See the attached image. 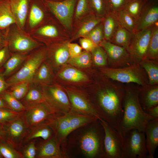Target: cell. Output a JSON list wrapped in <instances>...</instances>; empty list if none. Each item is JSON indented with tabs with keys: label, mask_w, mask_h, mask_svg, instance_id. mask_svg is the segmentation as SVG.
<instances>
[{
	"label": "cell",
	"mask_w": 158,
	"mask_h": 158,
	"mask_svg": "<svg viewBox=\"0 0 158 158\" xmlns=\"http://www.w3.org/2000/svg\"><path fill=\"white\" fill-rule=\"evenodd\" d=\"M36 139L30 140L22 144L18 150L23 158H35L36 154Z\"/></svg>",
	"instance_id": "cell-42"
},
{
	"label": "cell",
	"mask_w": 158,
	"mask_h": 158,
	"mask_svg": "<svg viewBox=\"0 0 158 158\" xmlns=\"http://www.w3.org/2000/svg\"><path fill=\"white\" fill-rule=\"evenodd\" d=\"M147 73L149 84L155 85L158 83V65L157 60L146 59L140 64Z\"/></svg>",
	"instance_id": "cell-31"
},
{
	"label": "cell",
	"mask_w": 158,
	"mask_h": 158,
	"mask_svg": "<svg viewBox=\"0 0 158 158\" xmlns=\"http://www.w3.org/2000/svg\"><path fill=\"white\" fill-rule=\"evenodd\" d=\"M54 135V134L53 129L48 123L40 124L29 128L22 145L32 140L39 138L46 140Z\"/></svg>",
	"instance_id": "cell-23"
},
{
	"label": "cell",
	"mask_w": 158,
	"mask_h": 158,
	"mask_svg": "<svg viewBox=\"0 0 158 158\" xmlns=\"http://www.w3.org/2000/svg\"><path fill=\"white\" fill-rule=\"evenodd\" d=\"M113 84L97 90L95 95V103L92 104L100 118L120 132L125 90Z\"/></svg>",
	"instance_id": "cell-1"
},
{
	"label": "cell",
	"mask_w": 158,
	"mask_h": 158,
	"mask_svg": "<svg viewBox=\"0 0 158 158\" xmlns=\"http://www.w3.org/2000/svg\"><path fill=\"white\" fill-rule=\"evenodd\" d=\"M53 70L51 65L46 59L36 71L32 83L40 86L51 84L53 79Z\"/></svg>",
	"instance_id": "cell-21"
},
{
	"label": "cell",
	"mask_w": 158,
	"mask_h": 158,
	"mask_svg": "<svg viewBox=\"0 0 158 158\" xmlns=\"http://www.w3.org/2000/svg\"><path fill=\"white\" fill-rule=\"evenodd\" d=\"M3 70L0 69V97L7 90L9 87L8 84L5 79L3 74Z\"/></svg>",
	"instance_id": "cell-52"
},
{
	"label": "cell",
	"mask_w": 158,
	"mask_h": 158,
	"mask_svg": "<svg viewBox=\"0 0 158 158\" xmlns=\"http://www.w3.org/2000/svg\"><path fill=\"white\" fill-rule=\"evenodd\" d=\"M147 1L145 0H127L124 9L136 21Z\"/></svg>",
	"instance_id": "cell-36"
},
{
	"label": "cell",
	"mask_w": 158,
	"mask_h": 158,
	"mask_svg": "<svg viewBox=\"0 0 158 158\" xmlns=\"http://www.w3.org/2000/svg\"><path fill=\"white\" fill-rule=\"evenodd\" d=\"M102 23L104 40L109 41L119 25L115 15L107 13L103 18Z\"/></svg>",
	"instance_id": "cell-30"
},
{
	"label": "cell",
	"mask_w": 158,
	"mask_h": 158,
	"mask_svg": "<svg viewBox=\"0 0 158 158\" xmlns=\"http://www.w3.org/2000/svg\"><path fill=\"white\" fill-rule=\"evenodd\" d=\"M3 137V124L0 123V138Z\"/></svg>",
	"instance_id": "cell-56"
},
{
	"label": "cell",
	"mask_w": 158,
	"mask_h": 158,
	"mask_svg": "<svg viewBox=\"0 0 158 158\" xmlns=\"http://www.w3.org/2000/svg\"><path fill=\"white\" fill-rule=\"evenodd\" d=\"M147 158H153L158 146V118L150 121L146 125L144 131Z\"/></svg>",
	"instance_id": "cell-19"
},
{
	"label": "cell",
	"mask_w": 158,
	"mask_h": 158,
	"mask_svg": "<svg viewBox=\"0 0 158 158\" xmlns=\"http://www.w3.org/2000/svg\"><path fill=\"white\" fill-rule=\"evenodd\" d=\"M68 46L71 58L78 56L82 52V47L77 44L68 43Z\"/></svg>",
	"instance_id": "cell-50"
},
{
	"label": "cell",
	"mask_w": 158,
	"mask_h": 158,
	"mask_svg": "<svg viewBox=\"0 0 158 158\" xmlns=\"http://www.w3.org/2000/svg\"><path fill=\"white\" fill-rule=\"evenodd\" d=\"M30 84L27 83H21L11 87L10 90L7 91L13 97L20 101L26 95Z\"/></svg>",
	"instance_id": "cell-43"
},
{
	"label": "cell",
	"mask_w": 158,
	"mask_h": 158,
	"mask_svg": "<svg viewBox=\"0 0 158 158\" xmlns=\"http://www.w3.org/2000/svg\"><path fill=\"white\" fill-rule=\"evenodd\" d=\"M144 132L137 129L128 132L124 137L121 158H147Z\"/></svg>",
	"instance_id": "cell-7"
},
{
	"label": "cell",
	"mask_w": 158,
	"mask_h": 158,
	"mask_svg": "<svg viewBox=\"0 0 158 158\" xmlns=\"http://www.w3.org/2000/svg\"><path fill=\"white\" fill-rule=\"evenodd\" d=\"M102 19V18L97 16L95 14L91 15L87 21L80 27L74 36L73 39L81 37H84L101 22Z\"/></svg>",
	"instance_id": "cell-34"
},
{
	"label": "cell",
	"mask_w": 158,
	"mask_h": 158,
	"mask_svg": "<svg viewBox=\"0 0 158 158\" xmlns=\"http://www.w3.org/2000/svg\"><path fill=\"white\" fill-rule=\"evenodd\" d=\"M88 9L87 0H79L76 7L75 18L78 19L85 13Z\"/></svg>",
	"instance_id": "cell-48"
},
{
	"label": "cell",
	"mask_w": 158,
	"mask_h": 158,
	"mask_svg": "<svg viewBox=\"0 0 158 158\" xmlns=\"http://www.w3.org/2000/svg\"><path fill=\"white\" fill-rule=\"evenodd\" d=\"M139 91L131 88L125 90L123 103V114L119 127L124 138L126 134L132 129L144 132L147 123L154 119L143 110L139 99Z\"/></svg>",
	"instance_id": "cell-2"
},
{
	"label": "cell",
	"mask_w": 158,
	"mask_h": 158,
	"mask_svg": "<svg viewBox=\"0 0 158 158\" xmlns=\"http://www.w3.org/2000/svg\"><path fill=\"white\" fill-rule=\"evenodd\" d=\"M98 120L104 130V158H121L124 140L123 135L103 119Z\"/></svg>",
	"instance_id": "cell-9"
},
{
	"label": "cell",
	"mask_w": 158,
	"mask_h": 158,
	"mask_svg": "<svg viewBox=\"0 0 158 158\" xmlns=\"http://www.w3.org/2000/svg\"><path fill=\"white\" fill-rule=\"evenodd\" d=\"M7 108L10 109L4 100L0 97V108Z\"/></svg>",
	"instance_id": "cell-55"
},
{
	"label": "cell",
	"mask_w": 158,
	"mask_h": 158,
	"mask_svg": "<svg viewBox=\"0 0 158 158\" xmlns=\"http://www.w3.org/2000/svg\"><path fill=\"white\" fill-rule=\"evenodd\" d=\"M3 30L0 29V49L7 45L6 30Z\"/></svg>",
	"instance_id": "cell-53"
},
{
	"label": "cell",
	"mask_w": 158,
	"mask_h": 158,
	"mask_svg": "<svg viewBox=\"0 0 158 158\" xmlns=\"http://www.w3.org/2000/svg\"><path fill=\"white\" fill-rule=\"evenodd\" d=\"M84 37L89 39L96 46L99 45L104 40V33L102 22Z\"/></svg>",
	"instance_id": "cell-39"
},
{
	"label": "cell",
	"mask_w": 158,
	"mask_h": 158,
	"mask_svg": "<svg viewBox=\"0 0 158 158\" xmlns=\"http://www.w3.org/2000/svg\"><path fill=\"white\" fill-rule=\"evenodd\" d=\"M11 8L16 24L20 29H24L28 9V0H9Z\"/></svg>",
	"instance_id": "cell-22"
},
{
	"label": "cell",
	"mask_w": 158,
	"mask_h": 158,
	"mask_svg": "<svg viewBox=\"0 0 158 158\" xmlns=\"http://www.w3.org/2000/svg\"><path fill=\"white\" fill-rule=\"evenodd\" d=\"M24 111L17 112L9 108H0V123L3 124L13 120L22 115Z\"/></svg>",
	"instance_id": "cell-44"
},
{
	"label": "cell",
	"mask_w": 158,
	"mask_h": 158,
	"mask_svg": "<svg viewBox=\"0 0 158 158\" xmlns=\"http://www.w3.org/2000/svg\"><path fill=\"white\" fill-rule=\"evenodd\" d=\"M99 45L106 52L113 68H118L132 64L130 54L126 48L105 40Z\"/></svg>",
	"instance_id": "cell-15"
},
{
	"label": "cell",
	"mask_w": 158,
	"mask_h": 158,
	"mask_svg": "<svg viewBox=\"0 0 158 158\" xmlns=\"http://www.w3.org/2000/svg\"><path fill=\"white\" fill-rule=\"evenodd\" d=\"M11 55L7 45L0 49V69L4 64Z\"/></svg>",
	"instance_id": "cell-51"
},
{
	"label": "cell",
	"mask_w": 158,
	"mask_h": 158,
	"mask_svg": "<svg viewBox=\"0 0 158 158\" xmlns=\"http://www.w3.org/2000/svg\"><path fill=\"white\" fill-rule=\"evenodd\" d=\"M38 35L50 37H56L58 35L56 28L54 26L47 25L39 28L36 31Z\"/></svg>",
	"instance_id": "cell-47"
},
{
	"label": "cell",
	"mask_w": 158,
	"mask_h": 158,
	"mask_svg": "<svg viewBox=\"0 0 158 158\" xmlns=\"http://www.w3.org/2000/svg\"><path fill=\"white\" fill-rule=\"evenodd\" d=\"M90 53L92 62L95 65L101 67L107 65L108 56L102 47L100 45L96 46Z\"/></svg>",
	"instance_id": "cell-38"
},
{
	"label": "cell",
	"mask_w": 158,
	"mask_h": 158,
	"mask_svg": "<svg viewBox=\"0 0 158 158\" xmlns=\"http://www.w3.org/2000/svg\"><path fill=\"white\" fill-rule=\"evenodd\" d=\"M92 63L91 53L86 51L75 57L70 58L68 62L72 66L80 68L89 67Z\"/></svg>",
	"instance_id": "cell-37"
},
{
	"label": "cell",
	"mask_w": 158,
	"mask_h": 158,
	"mask_svg": "<svg viewBox=\"0 0 158 158\" xmlns=\"http://www.w3.org/2000/svg\"><path fill=\"white\" fill-rule=\"evenodd\" d=\"M47 54L46 50L40 49L28 55L19 69L6 80L9 87L23 82L31 84L36 71L46 59Z\"/></svg>",
	"instance_id": "cell-6"
},
{
	"label": "cell",
	"mask_w": 158,
	"mask_h": 158,
	"mask_svg": "<svg viewBox=\"0 0 158 158\" xmlns=\"http://www.w3.org/2000/svg\"><path fill=\"white\" fill-rule=\"evenodd\" d=\"M76 0H65L61 2L47 1L51 11L68 30L71 29L72 18Z\"/></svg>",
	"instance_id": "cell-14"
},
{
	"label": "cell",
	"mask_w": 158,
	"mask_h": 158,
	"mask_svg": "<svg viewBox=\"0 0 158 158\" xmlns=\"http://www.w3.org/2000/svg\"><path fill=\"white\" fill-rule=\"evenodd\" d=\"M0 154L2 158H23L19 151L3 138H0Z\"/></svg>",
	"instance_id": "cell-33"
},
{
	"label": "cell",
	"mask_w": 158,
	"mask_h": 158,
	"mask_svg": "<svg viewBox=\"0 0 158 158\" xmlns=\"http://www.w3.org/2000/svg\"><path fill=\"white\" fill-rule=\"evenodd\" d=\"M65 90L68 97L72 110L80 113L94 116L100 118L92 103L82 93L68 88Z\"/></svg>",
	"instance_id": "cell-17"
},
{
	"label": "cell",
	"mask_w": 158,
	"mask_h": 158,
	"mask_svg": "<svg viewBox=\"0 0 158 158\" xmlns=\"http://www.w3.org/2000/svg\"><path fill=\"white\" fill-rule=\"evenodd\" d=\"M23 115L3 124L2 138L11 143L18 150L29 128Z\"/></svg>",
	"instance_id": "cell-13"
},
{
	"label": "cell",
	"mask_w": 158,
	"mask_h": 158,
	"mask_svg": "<svg viewBox=\"0 0 158 158\" xmlns=\"http://www.w3.org/2000/svg\"><path fill=\"white\" fill-rule=\"evenodd\" d=\"M98 119L91 115L71 110L65 114L55 116L48 123L61 147L65 145L68 135L75 129Z\"/></svg>",
	"instance_id": "cell-3"
},
{
	"label": "cell",
	"mask_w": 158,
	"mask_h": 158,
	"mask_svg": "<svg viewBox=\"0 0 158 158\" xmlns=\"http://www.w3.org/2000/svg\"><path fill=\"white\" fill-rule=\"evenodd\" d=\"M90 0L95 14L103 18L107 13L105 0Z\"/></svg>",
	"instance_id": "cell-46"
},
{
	"label": "cell",
	"mask_w": 158,
	"mask_h": 158,
	"mask_svg": "<svg viewBox=\"0 0 158 158\" xmlns=\"http://www.w3.org/2000/svg\"><path fill=\"white\" fill-rule=\"evenodd\" d=\"M0 158H2V157L1 156V155L0 154Z\"/></svg>",
	"instance_id": "cell-57"
},
{
	"label": "cell",
	"mask_w": 158,
	"mask_h": 158,
	"mask_svg": "<svg viewBox=\"0 0 158 158\" xmlns=\"http://www.w3.org/2000/svg\"><path fill=\"white\" fill-rule=\"evenodd\" d=\"M11 109L17 112L24 111L26 109L22 102L11 95L7 90L1 97Z\"/></svg>",
	"instance_id": "cell-40"
},
{
	"label": "cell",
	"mask_w": 158,
	"mask_h": 158,
	"mask_svg": "<svg viewBox=\"0 0 158 158\" xmlns=\"http://www.w3.org/2000/svg\"><path fill=\"white\" fill-rule=\"evenodd\" d=\"M90 124V127L80 140V150L87 158H104L103 127L98 119Z\"/></svg>",
	"instance_id": "cell-4"
},
{
	"label": "cell",
	"mask_w": 158,
	"mask_h": 158,
	"mask_svg": "<svg viewBox=\"0 0 158 158\" xmlns=\"http://www.w3.org/2000/svg\"><path fill=\"white\" fill-rule=\"evenodd\" d=\"M100 70L104 75L112 80L144 86L149 84L148 76L140 64H132L122 68L102 67Z\"/></svg>",
	"instance_id": "cell-5"
},
{
	"label": "cell",
	"mask_w": 158,
	"mask_h": 158,
	"mask_svg": "<svg viewBox=\"0 0 158 158\" xmlns=\"http://www.w3.org/2000/svg\"><path fill=\"white\" fill-rule=\"evenodd\" d=\"M158 22L154 25L147 54V59L157 60L158 59Z\"/></svg>",
	"instance_id": "cell-35"
},
{
	"label": "cell",
	"mask_w": 158,
	"mask_h": 158,
	"mask_svg": "<svg viewBox=\"0 0 158 158\" xmlns=\"http://www.w3.org/2000/svg\"><path fill=\"white\" fill-rule=\"evenodd\" d=\"M119 25L122 27L134 33L135 32V20L124 9L115 14Z\"/></svg>",
	"instance_id": "cell-32"
},
{
	"label": "cell",
	"mask_w": 158,
	"mask_h": 158,
	"mask_svg": "<svg viewBox=\"0 0 158 158\" xmlns=\"http://www.w3.org/2000/svg\"><path fill=\"white\" fill-rule=\"evenodd\" d=\"M134 34L119 25L109 41L115 44L127 48L130 44Z\"/></svg>",
	"instance_id": "cell-29"
},
{
	"label": "cell",
	"mask_w": 158,
	"mask_h": 158,
	"mask_svg": "<svg viewBox=\"0 0 158 158\" xmlns=\"http://www.w3.org/2000/svg\"><path fill=\"white\" fill-rule=\"evenodd\" d=\"M25 107L23 115L29 128L48 123L57 115L45 102Z\"/></svg>",
	"instance_id": "cell-12"
},
{
	"label": "cell",
	"mask_w": 158,
	"mask_h": 158,
	"mask_svg": "<svg viewBox=\"0 0 158 158\" xmlns=\"http://www.w3.org/2000/svg\"><path fill=\"white\" fill-rule=\"evenodd\" d=\"M146 0V1H149V0Z\"/></svg>",
	"instance_id": "cell-58"
},
{
	"label": "cell",
	"mask_w": 158,
	"mask_h": 158,
	"mask_svg": "<svg viewBox=\"0 0 158 158\" xmlns=\"http://www.w3.org/2000/svg\"><path fill=\"white\" fill-rule=\"evenodd\" d=\"M147 114L154 119L158 118V105H157L151 109Z\"/></svg>",
	"instance_id": "cell-54"
},
{
	"label": "cell",
	"mask_w": 158,
	"mask_h": 158,
	"mask_svg": "<svg viewBox=\"0 0 158 158\" xmlns=\"http://www.w3.org/2000/svg\"><path fill=\"white\" fill-rule=\"evenodd\" d=\"M68 44L65 43L51 50L47 60L53 69H57L65 65L71 58Z\"/></svg>",
	"instance_id": "cell-20"
},
{
	"label": "cell",
	"mask_w": 158,
	"mask_h": 158,
	"mask_svg": "<svg viewBox=\"0 0 158 158\" xmlns=\"http://www.w3.org/2000/svg\"><path fill=\"white\" fill-rule=\"evenodd\" d=\"M22 31L18 27L6 30L7 45L10 52L27 54L40 45Z\"/></svg>",
	"instance_id": "cell-11"
},
{
	"label": "cell",
	"mask_w": 158,
	"mask_h": 158,
	"mask_svg": "<svg viewBox=\"0 0 158 158\" xmlns=\"http://www.w3.org/2000/svg\"><path fill=\"white\" fill-rule=\"evenodd\" d=\"M158 21V0L147 1L136 21L135 33L154 25Z\"/></svg>",
	"instance_id": "cell-18"
},
{
	"label": "cell",
	"mask_w": 158,
	"mask_h": 158,
	"mask_svg": "<svg viewBox=\"0 0 158 158\" xmlns=\"http://www.w3.org/2000/svg\"><path fill=\"white\" fill-rule=\"evenodd\" d=\"M107 13L115 14L124 9L127 0H105Z\"/></svg>",
	"instance_id": "cell-45"
},
{
	"label": "cell",
	"mask_w": 158,
	"mask_h": 158,
	"mask_svg": "<svg viewBox=\"0 0 158 158\" xmlns=\"http://www.w3.org/2000/svg\"><path fill=\"white\" fill-rule=\"evenodd\" d=\"M37 158H63L67 156L58 140L54 135L46 140L36 141Z\"/></svg>",
	"instance_id": "cell-16"
},
{
	"label": "cell",
	"mask_w": 158,
	"mask_h": 158,
	"mask_svg": "<svg viewBox=\"0 0 158 158\" xmlns=\"http://www.w3.org/2000/svg\"><path fill=\"white\" fill-rule=\"evenodd\" d=\"M44 13L41 9L36 4L32 5L30 11L29 24L31 28L38 25L44 18Z\"/></svg>",
	"instance_id": "cell-41"
},
{
	"label": "cell",
	"mask_w": 158,
	"mask_h": 158,
	"mask_svg": "<svg viewBox=\"0 0 158 158\" xmlns=\"http://www.w3.org/2000/svg\"><path fill=\"white\" fill-rule=\"evenodd\" d=\"M39 86L32 83L30 85L26 95L20 101L25 106L45 102L41 86Z\"/></svg>",
	"instance_id": "cell-28"
},
{
	"label": "cell",
	"mask_w": 158,
	"mask_h": 158,
	"mask_svg": "<svg viewBox=\"0 0 158 158\" xmlns=\"http://www.w3.org/2000/svg\"><path fill=\"white\" fill-rule=\"evenodd\" d=\"M79 42L82 48L88 52H91L97 46L90 40L86 37L80 38Z\"/></svg>",
	"instance_id": "cell-49"
},
{
	"label": "cell",
	"mask_w": 158,
	"mask_h": 158,
	"mask_svg": "<svg viewBox=\"0 0 158 158\" xmlns=\"http://www.w3.org/2000/svg\"><path fill=\"white\" fill-rule=\"evenodd\" d=\"M148 88L141 92L142 103L140 104L143 110L147 113L149 110L158 104V87Z\"/></svg>",
	"instance_id": "cell-26"
},
{
	"label": "cell",
	"mask_w": 158,
	"mask_h": 158,
	"mask_svg": "<svg viewBox=\"0 0 158 158\" xmlns=\"http://www.w3.org/2000/svg\"><path fill=\"white\" fill-rule=\"evenodd\" d=\"M154 25L134 33L130 44L126 48L130 54L132 64H140L146 58Z\"/></svg>",
	"instance_id": "cell-10"
},
{
	"label": "cell",
	"mask_w": 158,
	"mask_h": 158,
	"mask_svg": "<svg viewBox=\"0 0 158 158\" xmlns=\"http://www.w3.org/2000/svg\"><path fill=\"white\" fill-rule=\"evenodd\" d=\"M16 21L11 8L9 0L0 1V29L4 30Z\"/></svg>",
	"instance_id": "cell-25"
},
{
	"label": "cell",
	"mask_w": 158,
	"mask_h": 158,
	"mask_svg": "<svg viewBox=\"0 0 158 158\" xmlns=\"http://www.w3.org/2000/svg\"><path fill=\"white\" fill-rule=\"evenodd\" d=\"M41 87L45 102L56 114H63L72 110L67 94L61 87L51 84Z\"/></svg>",
	"instance_id": "cell-8"
},
{
	"label": "cell",
	"mask_w": 158,
	"mask_h": 158,
	"mask_svg": "<svg viewBox=\"0 0 158 158\" xmlns=\"http://www.w3.org/2000/svg\"><path fill=\"white\" fill-rule=\"evenodd\" d=\"M58 76L63 80L73 83H84L89 80L85 73L72 66L64 68L59 73Z\"/></svg>",
	"instance_id": "cell-24"
},
{
	"label": "cell",
	"mask_w": 158,
	"mask_h": 158,
	"mask_svg": "<svg viewBox=\"0 0 158 158\" xmlns=\"http://www.w3.org/2000/svg\"><path fill=\"white\" fill-rule=\"evenodd\" d=\"M27 56V54L20 53H14L11 54L4 65L3 74L4 76L10 75L20 68Z\"/></svg>",
	"instance_id": "cell-27"
},
{
	"label": "cell",
	"mask_w": 158,
	"mask_h": 158,
	"mask_svg": "<svg viewBox=\"0 0 158 158\" xmlns=\"http://www.w3.org/2000/svg\"><path fill=\"white\" fill-rule=\"evenodd\" d=\"M1 0H0V1H1Z\"/></svg>",
	"instance_id": "cell-59"
}]
</instances>
